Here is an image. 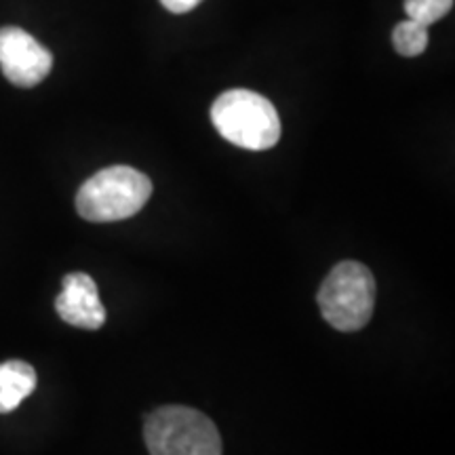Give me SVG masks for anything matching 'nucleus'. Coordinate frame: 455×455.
<instances>
[{"label":"nucleus","mask_w":455,"mask_h":455,"mask_svg":"<svg viewBox=\"0 0 455 455\" xmlns=\"http://www.w3.org/2000/svg\"><path fill=\"white\" fill-rule=\"evenodd\" d=\"M212 123L230 144L244 150H270L281 140V118L264 95L249 89H230L212 106Z\"/></svg>","instance_id":"1"},{"label":"nucleus","mask_w":455,"mask_h":455,"mask_svg":"<svg viewBox=\"0 0 455 455\" xmlns=\"http://www.w3.org/2000/svg\"><path fill=\"white\" fill-rule=\"evenodd\" d=\"M375 278L361 261H341L318 289V308L338 331H358L371 321L375 308Z\"/></svg>","instance_id":"3"},{"label":"nucleus","mask_w":455,"mask_h":455,"mask_svg":"<svg viewBox=\"0 0 455 455\" xmlns=\"http://www.w3.org/2000/svg\"><path fill=\"white\" fill-rule=\"evenodd\" d=\"M150 455H221V436L207 415L192 407L167 405L146 418Z\"/></svg>","instance_id":"4"},{"label":"nucleus","mask_w":455,"mask_h":455,"mask_svg":"<svg viewBox=\"0 0 455 455\" xmlns=\"http://www.w3.org/2000/svg\"><path fill=\"white\" fill-rule=\"evenodd\" d=\"M428 28L418 24V21L405 20L392 30V44H395L396 53L403 57L422 55L428 47Z\"/></svg>","instance_id":"8"},{"label":"nucleus","mask_w":455,"mask_h":455,"mask_svg":"<svg viewBox=\"0 0 455 455\" xmlns=\"http://www.w3.org/2000/svg\"><path fill=\"white\" fill-rule=\"evenodd\" d=\"M453 9V0H405V13L411 21L432 26Z\"/></svg>","instance_id":"9"},{"label":"nucleus","mask_w":455,"mask_h":455,"mask_svg":"<svg viewBox=\"0 0 455 455\" xmlns=\"http://www.w3.org/2000/svg\"><path fill=\"white\" fill-rule=\"evenodd\" d=\"M53 55L32 34L15 26L0 28V70L15 87H36L49 76Z\"/></svg>","instance_id":"5"},{"label":"nucleus","mask_w":455,"mask_h":455,"mask_svg":"<svg viewBox=\"0 0 455 455\" xmlns=\"http://www.w3.org/2000/svg\"><path fill=\"white\" fill-rule=\"evenodd\" d=\"M201 3L203 0H161L163 7L175 15H184L188 11L196 9Z\"/></svg>","instance_id":"10"},{"label":"nucleus","mask_w":455,"mask_h":455,"mask_svg":"<svg viewBox=\"0 0 455 455\" xmlns=\"http://www.w3.org/2000/svg\"><path fill=\"white\" fill-rule=\"evenodd\" d=\"M152 196V181L146 173L114 164L101 169L81 186L76 195V212L95 224L121 221L140 213Z\"/></svg>","instance_id":"2"},{"label":"nucleus","mask_w":455,"mask_h":455,"mask_svg":"<svg viewBox=\"0 0 455 455\" xmlns=\"http://www.w3.org/2000/svg\"><path fill=\"white\" fill-rule=\"evenodd\" d=\"M38 384V375L26 361L0 363V413H11Z\"/></svg>","instance_id":"7"},{"label":"nucleus","mask_w":455,"mask_h":455,"mask_svg":"<svg viewBox=\"0 0 455 455\" xmlns=\"http://www.w3.org/2000/svg\"><path fill=\"white\" fill-rule=\"evenodd\" d=\"M55 310L68 325L78 329H101L106 323V308L100 299L98 284L84 272L66 275L61 293L55 299Z\"/></svg>","instance_id":"6"}]
</instances>
